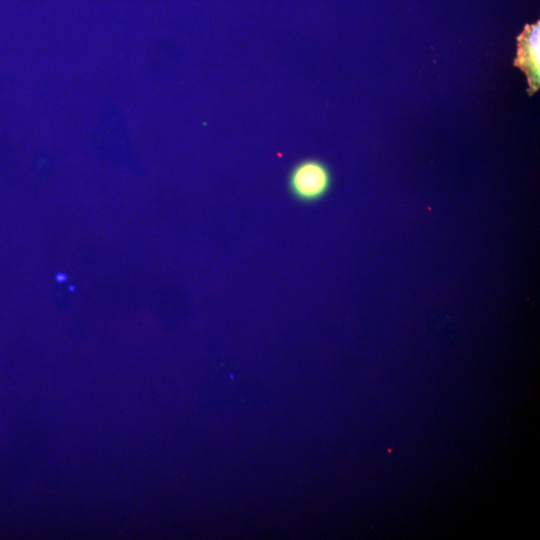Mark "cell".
<instances>
[{"label":"cell","mask_w":540,"mask_h":540,"mask_svg":"<svg viewBox=\"0 0 540 540\" xmlns=\"http://www.w3.org/2000/svg\"><path fill=\"white\" fill-rule=\"evenodd\" d=\"M287 186L294 199L315 203L323 199L332 186V173L327 164L315 158L296 163L289 172Z\"/></svg>","instance_id":"obj_1"},{"label":"cell","mask_w":540,"mask_h":540,"mask_svg":"<svg viewBox=\"0 0 540 540\" xmlns=\"http://www.w3.org/2000/svg\"><path fill=\"white\" fill-rule=\"evenodd\" d=\"M540 22L526 24L517 37V53L513 65L526 76L527 93L533 95L540 87Z\"/></svg>","instance_id":"obj_2"}]
</instances>
